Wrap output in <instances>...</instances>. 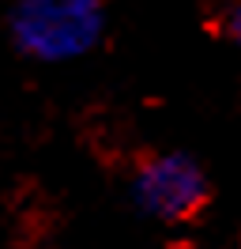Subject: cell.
I'll list each match as a JSON object with an SVG mask.
<instances>
[{"mask_svg": "<svg viewBox=\"0 0 241 249\" xmlns=\"http://www.w3.org/2000/svg\"><path fill=\"white\" fill-rule=\"evenodd\" d=\"M105 34V0H15L12 42L42 64L87 57Z\"/></svg>", "mask_w": 241, "mask_h": 249, "instance_id": "1", "label": "cell"}, {"mask_svg": "<svg viewBox=\"0 0 241 249\" xmlns=\"http://www.w3.org/2000/svg\"><path fill=\"white\" fill-rule=\"evenodd\" d=\"M132 196L147 215L177 223L200 212L207 196V178L189 155H155L139 162L132 178Z\"/></svg>", "mask_w": 241, "mask_h": 249, "instance_id": "2", "label": "cell"}, {"mask_svg": "<svg viewBox=\"0 0 241 249\" xmlns=\"http://www.w3.org/2000/svg\"><path fill=\"white\" fill-rule=\"evenodd\" d=\"M226 31H230V42L241 49V0H234L226 12Z\"/></svg>", "mask_w": 241, "mask_h": 249, "instance_id": "3", "label": "cell"}]
</instances>
